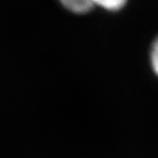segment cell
<instances>
[{
  "instance_id": "1",
  "label": "cell",
  "mask_w": 158,
  "mask_h": 158,
  "mask_svg": "<svg viewBox=\"0 0 158 158\" xmlns=\"http://www.w3.org/2000/svg\"><path fill=\"white\" fill-rule=\"evenodd\" d=\"M59 1L66 10L75 14H85L94 8L90 0H59Z\"/></svg>"
},
{
  "instance_id": "2",
  "label": "cell",
  "mask_w": 158,
  "mask_h": 158,
  "mask_svg": "<svg viewBox=\"0 0 158 158\" xmlns=\"http://www.w3.org/2000/svg\"><path fill=\"white\" fill-rule=\"evenodd\" d=\"M94 7L98 6L103 10L109 12L121 11L128 2V0H90Z\"/></svg>"
},
{
  "instance_id": "3",
  "label": "cell",
  "mask_w": 158,
  "mask_h": 158,
  "mask_svg": "<svg viewBox=\"0 0 158 158\" xmlns=\"http://www.w3.org/2000/svg\"><path fill=\"white\" fill-rule=\"evenodd\" d=\"M150 62H151V67L155 74L158 76V38L155 40L151 47V52H150Z\"/></svg>"
}]
</instances>
